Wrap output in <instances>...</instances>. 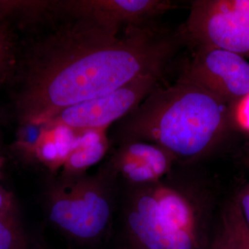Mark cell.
I'll use <instances>...</instances> for the list:
<instances>
[{
    "label": "cell",
    "mask_w": 249,
    "mask_h": 249,
    "mask_svg": "<svg viewBox=\"0 0 249 249\" xmlns=\"http://www.w3.org/2000/svg\"><path fill=\"white\" fill-rule=\"evenodd\" d=\"M20 49L11 26L0 23V85L14 79Z\"/></svg>",
    "instance_id": "cell-12"
},
{
    "label": "cell",
    "mask_w": 249,
    "mask_h": 249,
    "mask_svg": "<svg viewBox=\"0 0 249 249\" xmlns=\"http://www.w3.org/2000/svg\"><path fill=\"white\" fill-rule=\"evenodd\" d=\"M53 1L0 0V23H17L21 27H36L53 19Z\"/></svg>",
    "instance_id": "cell-10"
},
{
    "label": "cell",
    "mask_w": 249,
    "mask_h": 249,
    "mask_svg": "<svg viewBox=\"0 0 249 249\" xmlns=\"http://www.w3.org/2000/svg\"><path fill=\"white\" fill-rule=\"evenodd\" d=\"M102 168L117 183L124 186L151 184L168 176L176 161L164 148L142 141L119 142Z\"/></svg>",
    "instance_id": "cell-9"
},
{
    "label": "cell",
    "mask_w": 249,
    "mask_h": 249,
    "mask_svg": "<svg viewBox=\"0 0 249 249\" xmlns=\"http://www.w3.org/2000/svg\"><path fill=\"white\" fill-rule=\"evenodd\" d=\"M119 186L103 168L88 175L49 178L42 202L52 227L72 238L91 241L112 226Z\"/></svg>",
    "instance_id": "cell-4"
},
{
    "label": "cell",
    "mask_w": 249,
    "mask_h": 249,
    "mask_svg": "<svg viewBox=\"0 0 249 249\" xmlns=\"http://www.w3.org/2000/svg\"><path fill=\"white\" fill-rule=\"evenodd\" d=\"M242 213L246 223L249 227V181L239 194L235 199Z\"/></svg>",
    "instance_id": "cell-17"
},
{
    "label": "cell",
    "mask_w": 249,
    "mask_h": 249,
    "mask_svg": "<svg viewBox=\"0 0 249 249\" xmlns=\"http://www.w3.org/2000/svg\"><path fill=\"white\" fill-rule=\"evenodd\" d=\"M222 222L237 249H249V227L242 213L234 200L230 203L223 213Z\"/></svg>",
    "instance_id": "cell-13"
},
{
    "label": "cell",
    "mask_w": 249,
    "mask_h": 249,
    "mask_svg": "<svg viewBox=\"0 0 249 249\" xmlns=\"http://www.w3.org/2000/svg\"><path fill=\"white\" fill-rule=\"evenodd\" d=\"M208 249H237L222 222L219 230L209 244Z\"/></svg>",
    "instance_id": "cell-15"
},
{
    "label": "cell",
    "mask_w": 249,
    "mask_h": 249,
    "mask_svg": "<svg viewBox=\"0 0 249 249\" xmlns=\"http://www.w3.org/2000/svg\"><path fill=\"white\" fill-rule=\"evenodd\" d=\"M236 119L239 126L249 132V94L237 105Z\"/></svg>",
    "instance_id": "cell-16"
},
{
    "label": "cell",
    "mask_w": 249,
    "mask_h": 249,
    "mask_svg": "<svg viewBox=\"0 0 249 249\" xmlns=\"http://www.w3.org/2000/svg\"><path fill=\"white\" fill-rule=\"evenodd\" d=\"M178 4L171 0H61L55 10L58 16L88 18L119 34L126 28L158 22Z\"/></svg>",
    "instance_id": "cell-7"
},
{
    "label": "cell",
    "mask_w": 249,
    "mask_h": 249,
    "mask_svg": "<svg viewBox=\"0 0 249 249\" xmlns=\"http://www.w3.org/2000/svg\"><path fill=\"white\" fill-rule=\"evenodd\" d=\"M162 78L142 77L104 96L70 106L47 122L45 128L62 127L76 134L106 130L138 107Z\"/></svg>",
    "instance_id": "cell-6"
},
{
    "label": "cell",
    "mask_w": 249,
    "mask_h": 249,
    "mask_svg": "<svg viewBox=\"0 0 249 249\" xmlns=\"http://www.w3.org/2000/svg\"><path fill=\"white\" fill-rule=\"evenodd\" d=\"M133 249H139V247H136V246L134 245Z\"/></svg>",
    "instance_id": "cell-20"
},
{
    "label": "cell",
    "mask_w": 249,
    "mask_h": 249,
    "mask_svg": "<svg viewBox=\"0 0 249 249\" xmlns=\"http://www.w3.org/2000/svg\"><path fill=\"white\" fill-rule=\"evenodd\" d=\"M197 190L166 180L125 186L122 219L141 249H208L207 199Z\"/></svg>",
    "instance_id": "cell-3"
},
{
    "label": "cell",
    "mask_w": 249,
    "mask_h": 249,
    "mask_svg": "<svg viewBox=\"0 0 249 249\" xmlns=\"http://www.w3.org/2000/svg\"><path fill=\"white\" fill-rule=\"evenodd\" d=\"M86 141L75 145L64 161L61 175H79L102 160L109 147L106 130H100Z\"/></svg>",
    "instance_id": "cell-11"
},
{
    "label": "cell",
    "mask_w": 249,
    "mask_h": 249,
    "mask_svg": "<svg viewBox=\"0 0 249 249\" xmlns=\"http://www.w3.org/2000/svg\"><path fill=\"white\" fill-rule=\"evenodd\" d=\"M183 31L191 46L229 51L249 59V16L239 0H195Z\"/></svg>",
    "instance_id": "cell-5"
},
{
    "label": "cell",
    "mask_w": 249,
    "mask_h": 249,
    "mask_svg": "<svg viewBox=\"0 0 249 249\" xmlns=\"http://www.w3.org/2000/svg\"><path fill=\"white\" fill-rule=\"evenodd\" d=\"M248 160H249V153H248Z\"/></svg>",
    "instance_id": "cell-21"
},
{
    "label": "cell",
    "mask_w": 249,
    "mask_h": 249,
    "mask_svg": "<svg viewBox=\"0 0 249 249\" xmlns=\"http://www.w3.org/2000/svg\"><path fill=\"white\" fill-rule=\"evenodd\" d=\"M0 249H22L17 233L0 217Z\"/></svg>",
    "instance_id": "cell-14"
},
{
    "label": "cell",
    "mask_w": 249,
    "mask_h": 249,
    "mask_svg": "<svg viewBox=\"0 0 249 249\" xmlns=\"http://www.w3.org/2000/svg\"><path fill=\"white\" fill-rule=\"evenodd\" d=\"M239 2L249 16V0H239Z\"/></svg>",
    "instance_id": "cell-18"
},
{
    "label": "cell",
    "mask_w": 249,
    "mask_h": 249,
    "mask_svg": "<svg viewBox=\"0 0 249 249\" xmlns=\"http://www.w3.org/2000/svg\"><path fill=\"white\" fill-rule=\"evenodd\" d=\"M194 51L183 73L237 106L249 94V62L224 49L192 46Z\"/></svg>",
    "instance_id": "cell-8"
},
{
    "label": "cell",
    "mask_w": 249,
    "mask_h": 249,
    "mask_svg": "<svg viewBox=\"0 0 249 249\" xmlns=\"http://www.w3.org/2000/svg\"><path fill=\"white\" fill-rule=\"evenodd\" d=\"M20 49L12 82L22 124H45L66 108L115 91L143 76L163 78L180 49L182 31L160 22L114 34L85 18L60 16Z\"/></svg>",
    "instance_id": "cell-1"
},
{
    "label": "cell",
    "mask_w": 249,
    "mask_h": 249,
    "mask_svg": "<svg viewBox=\"0 0 249 249\" xmlns=\"http://www.w3.org/2000/svg\"><path fill=\"white\" fill-rule=\"evenodd\" d=\"M5 206V199L4 196H3L2 193L0 191V213L4 209Z\"/></svg>",
    "instance_id": "cell-19"
},
{
    "label": "cell",
    "mask_w": 249,
    "mask_h": 249,
    "mask_svg": "<svg viewBox=\"0 0 249 249\" xmlns=\"http://www.w3.org/2000/svg\"><path fill=\"white\" fill-rule=\"evenodd\" d=\"M236 108L185 73L160 83L140 105L118 121L119 142L142 141L169 152L177 160L194 161L213 151L231 124Z\"/></svg>",
    "instance_id": "cell-2"
}]
</instances>
